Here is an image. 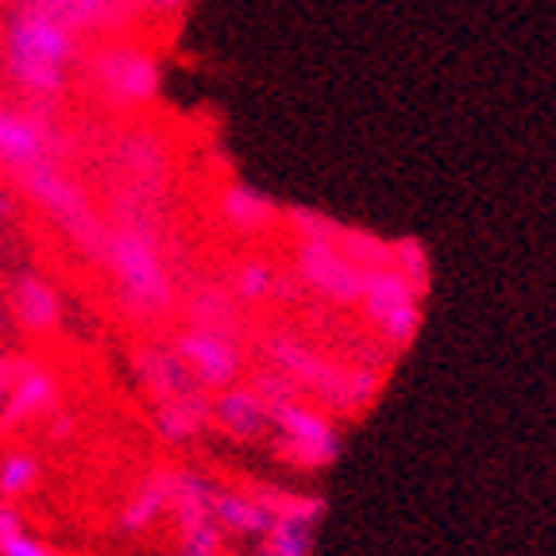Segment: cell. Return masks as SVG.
I'll use <instances>...</instances> for the list:
<instances>
[{"instance_id":"cell-1","label":"cell","mask_w":556,"mask_h":556,"mask_svg":"<svg viewBox=\"0 0 556 556\" xmlns=\"http://www.w3.org/2000/svg\"><path fill=\"white\" fill-rule=\"evenodd\" d=\"M0 59L9 81L27 101L54 104L81 70V31L39 9L35 0H24L4 24Z\"/></svg>"},{"instance_id":"cell-2","label":"cell","mask_w":556,"mask_h":556,"mask_svg":"<svg viewBox=\"0 0 556 556\" xmlns=\"http://www.w3.org/2000/svg\"><path fill=\"white\" fill-rule=\"evenodd\" d=\"M101 263L113 278V290L136 321H163L178 302L174 270L166 260L163 236L143 213H121L104 232Z\"/></svg>"},{"instance_id":"cell-3","label":"cell","mask_w":556,"mask_h":556,"mask_svg":"<svg viewBox=\"0 0 556 556\" xmlns=\"http://www.w3.org/2000/svg\"><path fill=\"white\" fill-rule=\"evenodd\" d=\"M270 414V433H275L278 456L290 460L294 468L321 471L340 460V433L321 409L305 406L298 399V387H290L282 375H267L255 382Z\"/></svg>"},{"instance_id":"cell-4","label":"cell","mask_w":556,"mask_h":556,"mask_svg":"<svg viewBox=\"0 0 556 556\" xmlns=\"http://www.w3.org/2000/svg\"><path fill=\"white\" fill-rule=\"evenodd\" d=\"M16 186L27 201H35V205L43 208L47 217L70 236V243H74L86 260L101 263L109 225L101 220V213H97V205L89 201V193L81 190L59 163H43V166H35V170H24L16 178Z\"/></svg>"},{"instance_id":"cell-5","label":"cell","mask_w":556,"mask_h":556,"mask_svg":"<svg viewBox=\"0 0 556 556\" xmlns=\"http://www.w3.org/2000/svg\"><path fill=\"white\" fill-rule=\"evenodd\" d=\"M89 89L116 113H139L163 93V66L148 47L104 43L86 59Z\"/></svg>"},{"instance_id":"cell-6","label":"cell","mask_w":556,"mask_h":556,"mask_svg":"<svg viewBox=\"0 0 556 556\" xmlns=\"http://www.w3.org/2000/svg\"><path fill=\"white\" fill-rule=\"evenodd\" d=\"M174 352L182 356L201 391L217 394L232 387L243 371V348L236 337V325H205L190 321V329L174 340Z\"/></svg>"},{"instance_id":"cell-7","label":"cell","mask_w":556,"mask_h":556,"mask_svg":"<svg viewBox=\"0 0 556 556\" xmlns=\"http://www.w3.org/2000/svg\"><path fill=\"white\" fill-rule=\"evenodd\" d=\"M59 131L35 109L0 104V170L20 178L24 170H35L43 163H59Z\"/></svg>"},{"instance_id":"cell-8","label":"cell","mask_w":556,"mask_h":556,"mask_svg":"<svg viewBox=\"0 0 556 556\" xmlns=\"http://www.w3.org/2000/svg\"><path fill=\"white\" fill-rule=\"evenodd\" d=\"M267 356L270 364L278 367V375L290 382V387H313V391H321L329 402H364V394L352 387L348 375H340L337 367L325 364L313 348H305L302 340L294 337H275L267 344Z\"/></svg>"},{"instance_id":"cell-9","label":"cell","mask_w":556,"mask_h":556,"mask_svg":"<svg viewBox=\"0 0 556 556\" xmlns=\"http://www.w3.org/2000/svg\"><path fill=\"white\" fill-rule=\"evenodd\" d=\"M51 409H59V379L47 364L39 359H16L12 371V387L4 409H0V437L16 433V429L31 426L51 417Z\"/></svg>"},{"instance_id":"cell-10","label":"cell","mask_w":556,"mask_h":556,"mask_svg":"<svg viewBox=\"0 0 556 556\" xmlns=\"http://www.w3.org/2000/svg\"><path fill=\"white\" fill-rule=\"evenodd\" d=\"M359 302L367 305V317L379 325L394 344H409L417 332V305L409 294V282L394 270H364Z\"/></svg>"},{"instance_id":"cell-11","label":"cell","mask_w":556,"mask_h":556,"mask_svg":"<svg viewBox=\"0 0 556 556\" xmlns=\"http://www.w3.org/2000/svg\"><path fill=\"white\" fill-rule=\"evenodd\" d=\"M298 275L305 278V287L332 302H359V290H364V270L348 255H340L332 240H305L298 255Z\"/></svg>"},{"instance_id":"cell-12","label":"cell","mask_w":556,"mask_h":556,"mask_svg":"<svg viewBox=\"0 0 556 556\" xmlns=\"http://www.w3.org/2000/svg\"><path fill=\"white\" fill-rule=\"evenodd\" d=\"M208 426H217L225 437L248 444V441H255V437L270 433L267 402H263V394L255 391V387L232 382V387L217 391V399L208 406Z\"/></svg>"},{"instance_id":"cell-13","label":"cell","mask_w":556,"mask_h":556,"mask_svg":"<svg viewBox=\"0 0 556 556\" xmlns=\"http://www.w3.org/2000/svg\"><path fill=\"white\" fill-rule=\"evenodd\" d=\"M131 371H136L139 387L151 394V402L174 399L198 387V379L190 375V367L182 364V356L174 352V344H143L131 352Z\"/></svg>"},{"instance_id":"cell-14","label":"cell","mask_w":556,"mask_h":556,"mask_svg":"<svg viewBox=\"0 0 556 556\" xmlns=\"http://www.w3.org/2000/svg\"><path fill=\"white\" fill-rule=\"evenodd\" d=\"M9 298H12V317H16V325L24 332L59 329L62 298L43 275H35V270L16 275V278H12V287H9Z\"/></svg>"},{"instance_id":"cell-15","label":"cell","mask_w":556,"mask_h":556,"mask_svg":"<svg viewBox=\"0 0 556 556\" xmlns=\"http://www.w3.org/2000/svg\"><path fill=\"white\" fill-rule=\"evenodd\" d=\"M208 406H213V394L193 387L186 394H174V399L155 402V429L163 441L186 444L208 426Z\"/></svg>"},{"instance_id":"cell-16","label":"cell","mask_w":556,"mask_h":556,"mask_svg":"<svg viewBox=\"0 0 556 556\" xmlns=\"http://www.w3.org/2000/svg\"><path fill=\"white\" fill-rule=\"evenodd\" d=\"M166 506H170V468H155L121 506V533L124 538L151 533L163 521Z\"/></svg>"},{"instance_id":"cell-17","label":"cell","mask_w":556,"mask_h":556,"mask_svg":"<svg viewBox=\"0 0 556 556\" xmlns=\"http://www.w3.org/2000/svg\"><path fill=\"white\" fill-rule=\"evenodd\" d=\"M213 518H217L220 530L232 533V538L255 541L270 521H275V510H270L255 491H228V486H217V495H213Z\"/></svg>"},{"instance_id":"cell-18","label":"cell","mask_w":556,"mask_h":556,"mask_svg":"<svg viewBox=\"0 0 556 556\" xmlns=\"http://www.w3.org/2000/svg\"><path fill=\"white\" fill-rule=\"evenodd\" d=\"M217 208H220V220L240 236L267 232L270 220H275V205H270L260 190H252V186H243V182H228L225 190H220Z\"/></svg>"},{"instance_id":"cell-19","label":"cell","mask_w":556,"mask_h":556,"mask_svg":"<svg viewBox=\"0 0 556 556\" xmlns=\"http://www.w3.org/2000/svg\"><path fill=\"white\" fill-rule=\"evenodd\" d=\"M313 530H317V521L294 518V514H275V521L255 538L252 556H313V548H317Z\"/></svg>"},{"instance_id":"cell-20","label":"cell","mask_w":556,"mask_h":556,"mask_svg":"<svg viewBox=\"0 0 556 556\" xmlns=\"http://www.w3.org/2000/svg\"><path fill=\"white\" fill-rule=\"evenodd\" d=\"M39 9L54 12L59 20H66L74 31H97L109 27L124 12V0H35Z\"/></svg>"},{"instance_id":"cell-21","label":"cell","mask_w":556,"mask_h":556,"mask_svg":"<svg viewBox=\"0 0 556 556\" xmlns=\"http://www.w3.org/2000/svg\"><path fill=\"white\" fill-rule=\"evenodd\" d=\"M39 471L43 468H39V460H35L31 452H20V448L4 452L0 456V498L16 503V498L31 495L35 483H39Z\"/></svg>"},{"instance_id":"cell-22","label":"cell","mask_w":556,"mask_h":556,"mask_svg":"<svg viewBox=\"0 0 556 556\" xmlns=\"http://www.w3.org/2000/svg\"><path fill=\"white\" fill-rule=\"evenodd\" d=\"M0 556H54L20 518L16 503H0Z\"/></svg>"},{"instance_id":"cell-23","label":"cell","mask_w":556,"mask_h":556,"mask_svg":"<svg viewBox=\"0 0 556 556\" xmlns=\"http://www.w3.org/2000/svg\"><path fill=\"white\" fill-rule=\"evenodd\" d=\"M178 556H225V530L217 518L178 526Z\"/></svg>"},{"instance_id":"cell-24","label":"cell","mask_w":556,"mask_h":556,"mask_svg":"<svg viewBox=\"0 0 556 556\" xmlns=\"http://www.w3.org/2000/svg\"><path fill=\"white\" fill-rule=\"evenodd\" d=\"M275 287H278V270L263 260L243 263L232 275V294L240 298V302H263V298L275 294Z\"/></svg>"},{"instance_id":"cell-25","label":"cell","mask_w":556,"mask_h":556,"mask_svg":"<svg viewBox=\"0 0 556 556\" xmlns=\"http://www.w3.org/2000/svg\"><path fill=\"white\" fill-rule=\"evenodd\" d=\"M190 0H124V12H148V16H174Z\"/></svg>"},{"instance_id":"cell-26","label":"cell","mask_w":556,"mask_h":556,"mask_svg":"<svg viewBox=\"0 0 556 556\" xmlns=\"http://www.w3.org/2000/svg\"><path fill=\"white\" fill-rule=\"evenodd\" d=\"M12 371H16V359H12V356H4V352H0V409H4V399H9Z\"/></svg>"},{"instance_id":"cell-27","label":"cell","mask_w":556,"mask_h":556,"mask_svg":"<svg viewBox=\"0 0 556 556\" xmlns=\"http://www.w3.org/2000/svg\"><path fill=\"white\" fill-rule=\"evenodd\" d=\"M9 213H12V198H9L4 190H0V220L9 217Z\"/></svg>"},{"instance_id":"cell-28","label":"cell","mask_w":556,"mask_h":556,"mask_svg":"<svg viewBox=\"0 0 556 556\" xmlns=\"http://www.w3.org/2000/svg\"><path fill=\"white\" fill-rule=\"evenodd\" d=\"M0 329H4V321H0Z\"/></svg>"}]
</instances>
